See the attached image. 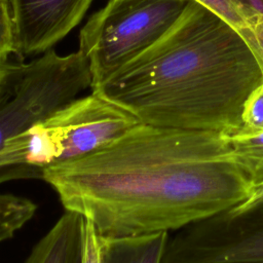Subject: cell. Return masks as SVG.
Returning a JSON list of instances; mask_svg holds the SVG:
<instances>
[{"mask_svg": "<svg viewBox=\"0 0 263 263\" xmlns=\"http://www.w3.org/2000/svg\"><path fill=\"white\" fill-rule=\"evenodd\" d=\"M9 62L8 61H4V60H0V79H2L4 77V75L6 74L8 67H9Z\"/></svg>", "mask_w": 263, "mask_h": 263, "instance_id": "obj_17", "label": "cell"}, {"mask_svg": "<svg viewBox=\"0 0 263 263\" xmlns=\"http://www.w3.org/2000/svg\"><path fill=\"white\" fill-rule=\"evenodd\" d=\"M81 263H98V234L91 223L85 219Z\"/></svg>", "mask_w": 263, "mask_h": 263, "instance_id": "obj_15", "label": "cell"}, {"mask_svg": "<svg viewBox=\"0 0 263 263\" xmlns=\"http://www.w3.org/2000/svg\"><path fill=\"white\" fill-rule=\"evenodd\" d=\"M171 233L98 235V263H161Z\"/></svg>", "mask_w": 263, "mask_h": 263, "instance_id": "obj_9", "label": "cell"}, {"mask_svg": "<svg viewBox=\"0 0 263 263\" xmlns=\"http://www.w3.org/2000/svg\"><path fill=\"white\" fill-rule=\"evenodd\" d=\"M92 0H8L14 53L35 57L51 49L83 18Z\"/></svg>", "mask_w": 263, "mask_h": 263, "instance_id": "obj_7", "label": "cell"}, {"mask_svg": "<svg viewBox=\"0 0 263 263\" xmlns=\"http://www.w3.org/2000/svg\"><path fill=\"white\" fill-rule=\"evenodd\" d=\"M241 121V127L236 133L255 134L263 132V81L245 102Z\"/></svg>", "mask_w": 263, "mask_h": 263, "instance_id": "obj_13", "label": "cell"}, {"mask_svg": "<svg viewBox=\"0 0 263 263\" xmlns=\"http://www.w3.org/2000/svg\"><path fill=\"white\" fill-rule=\"evenodd\" d=\"M41 179L99 236L178 231L254 189L227 134L141 122L88 155L43 168Z\"/></svg>", "mask_w": 263, "mask_h": 263, "instance_id": "obj_1", "label": "cell"}, {"mask_svg": "<svg viewBox=\"0 0 263 263\" xmlns=\"http://www.w3.org/2000/svg\"><path fill=\"white\" fill-rule=\"evenodd\" d=\"M189 0H109L81 28L79 50L86 58L90 88L156 42Z\"/></svg>", "mask_w": 263, "mask_h": 263, "instance_id": "obj_4", "label": "cell"}, {"mask_svg": "<svg viewBox=\"0 0 263 263\" xmlns=\"http://www.w3.org/2000/svg\"><path fill=\"white\" fill-rule=\"evenodd\" d=\"M175 232L161 263H263V201L235 205Z\"/></svg>", "mask_w": 263, "mask_h": 263, "instance_id": "obj_6", "label": "cell"}, {"mask_svg": "<svg viewBox=\"0 0 263 263\" xmlns=\"http://www.w3.org/2000/svg\"><path fill=\"white\" fill-rule=\"evenodd\" d=\"M14 53L13 31L8 1L0 2V60L8 61Z\"/></svg>", "mask_w": 263, "mask_h": 263, "instance_id": "obj_14", "label": "cell"}, {"mask_svg": "<svg viewBox=\"0 0 263 263\" xmlns=\"http://www.w3.org/2000/svg\"><path fill=\"white\" fill-rule=\"evenodd\" d=\"M140 121L96 92L63 105L0 149V183L27 179L18 167L43 170L88 155L116 140Z\"/></svg>", "mask_w": 263, "mask_h": 263, "instance_id": "obj_3", "label": "cell"}, {"mask_svg": "<svg viewBox=\"0 0 263 263\" xmlns=\"http://www.w3.org/2000/svg\"><path fill=\"white\" fill-rule=\"evenodd\" d=\"M2 1H8V0H0V2H2Z\"/></svg>", "mask_w": 263, "mask_h": 263, "instance_id": "obj_19", "label": "cell"}, {"mask_svg": "<svg viewBox=\"0 0 263 263\" xmlns=\"http://www.w3.org/2000/svg\"><path fill=\"white\" fill-rule=\"evenodd\" d=\"M232 152L254 188L263 184V132L228 135Z\"/></svg>", "mask_w": 263, "mask_h": 263, "instance_id": "obj_10", "label": "cell"}, {"mask_svg": "<svg viewBox=\"0 0 263 263\" xmlns=\"http://www.w3.org/2000/svg\"><path fill=\"white\" fill-rule=\"evenodd\" d=\"M261 201H263V184L255 187L253 189V192H252L250 198L247 199L246 201H243L242 203L237 204V205L248 206V205H252V204H255V203H258V202H261Z\"/></svg>", "mask_w": 263, "mask_h": 263, "instance_id": "obj_16", "label": "cell"}, {"mask_svg": "<svg viewBox=\"0 0 263 263\" xmlns=\"http://www.w3.org/2000/svg\"><path fill=\"white\" fill-rule=\"evenodd\" d=\"M84 218L65 211L38 240L24 263H81Z\"/></svg>", "mask_w": 263, "mask_h": 263, "instance_id": "obj_8", "label": "cell"}, {"mask_svg": "<svg viewBox=\"0 0 263 263\" xmlns=\"http://www.w3.org/2000/svg\"><path fill=\"white\" fill-rule=\"evenodd\" d=\"M86 58L49 49L29 63H10L0 89V149L5 142L90 88Z\"/></svg>", "mask_w": 263, "mask_h": 263, "instance_id": "obj_5", "label": "cell"}, {"mask_svg": "<svg viewBox=\"0 0 263 263\" xmlns=\"http://www.w3.org/2000/svg\"><path fill=\"white\" fill-rule=\"evenodd\" d=\"M5 76V75H4ZM4 78V77H3ZM3 78L2 79H0V89H1V85H2V80H3Z\"/></svg>", "mask_w": 263, "mask_h": 263, "instance_id": "obj_18", "label": "cell"}, {"mask_svg": "<svg viewBox=\"0 0 263 263\" xmlns=\"http://www.w3.org/2000/svg\"><path fill=\"white\" fill-rule=\"evenodd\" d=\"M37 204L29 198L0 192V246L12 238L35 215Z\"/></svg>", "mask_w": 263, "mask_h": 263, "instance_id": "obj_11", "label": "cell"}, {"mask_svg": "<svg viewBox=\"0 0 263 263\" xmlns=\"http://www.w3.org/2000/svg\"><path fill=\"white\" fill-rule=\"evenodd\" d=\"M263 81V61L216 12L189 0L151 46L91 91L141 123L228 135Z\"/></svg>", "mask_w": 263, "mask_h": 263, "instance_id": "obj_2", "label": "cell"}, {"mask_svg": "<svg viewBox=\"0 0 263 263\" xmlns=\"http://www.w3.org/2000/svg\"><path fill=\"white\" fill-rule=\"evenodd\" d=\"M196 2L201 3L206 6L214 12H216L219 16L224 18L227 23L233 26L248 41L251 47L255 50V52L260 57L258 44L256 41V37L246 20L240 7L235 2V0H194ZM261 59V57H260Z\"/></svg>", "mask_w": 263, "mask_h": 263, "instance_id": "obj_12", "label": "cell"}]
</instances>
